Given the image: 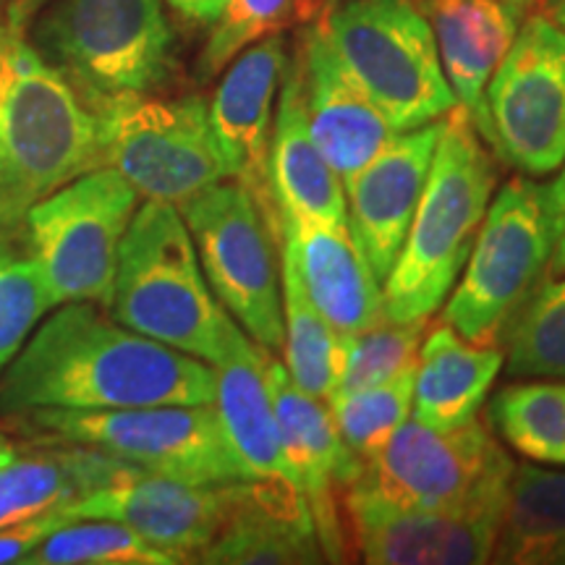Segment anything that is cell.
<instances>
[{"label": "cell", "mask_w": 565, "mask_h": 565, "mask_svg": "<svg viewBox=\"0 0 565 565\" xmlns=\"http://www.w3.org/2000/svg\"><path fill=\"white\" fill-rule=\"evenodd\" d=\"M24 429L47 443L100 450L141 471L181 482L212 484L244 479L212 406H141L110 412L42 408L24 414Z\"/></svg>", "instance_id": "obj_11"}, {"label": "cell", "mask_w": 565, "mask_h": 565, "mask_svg": "<svg viewBox=\"0 0 565 565\" xmlns=\"http://www.w3.org/2000/svg\"><path fill=\"white\" fill-rule=\"evenodd\" d=\"M513 469L479 416L448 429L408 416L351 487L398 508L454 511L508 498Z\"/></svg>", "instance_id": "obj_12"}, {"label": "cell", "mask_w": 565, "mask_h": 565, "mask_svg": "<svg viewBox=\"0 0 565 565\" xmlns=\"http://www.w3.org/2000/svg\"><path fill=\"white\" fill-rule=\"evenodd\" d=\"M51 445L53 450L45 454L17 456L9 466H0V529L38 519L141 471L82 445Z\"/></svg>", "instance_id": "obj_26"}, {"label": "cell", "mask_w": 565, "mask_h": 565, "mask_svg": "<svg viewBox=\"0 0 565 565\" xmlns=\"http://www.w3.org/2000/svg\"><path fill=\"white\" fill-rule=\"evenodd\" d=\"M175 557L108 519H76L53 529L21 565H173Z\"/></svg>", "instance_id": "obj_30"}, {"label": "cell", "mask_w": 565, "mask_h": 565, "mask_svg": "<svg viewBox=\"0 0 565 565\" xmlns=\"http://www.w3.org/2000/svg\"><path fill=\"white\" fill-rule=\"evenodd\" d=\"M492 563L565 565V471L515 466Z\"/></svg>", "instance_id": "obj_27"}, {"label": "cell", "mask_w": 565, "mask_h": 565, "mask_svg": "<svg viewBox=\"0 0 565 565\" xmlns=\"http://www.w3.org/2000/svg\"><path fill=\"white\" fill-rule=\"evenodd\" d=\"M194 563L312 565L324 563V553L307 500L291 482L244 479L228 524Z\"/></svg>", "instance_id": "obj_22"}, {"label": "cell", "mask_w": 565, "mask_h": 565, "mask_svg": "<svg viewBox=\"0 0 565 565\" xmlns=\"http://www.w3.org/2000/svg\"><path fill=\"white\" fill-rule=\"evenodd\" d=\"M490 147L521 175L565 162V30L545 13L524 17L484 92Z\"/></svg>", "instance_id": "obj_13"}, {"label": "cell", "mask_w": 565, "mask_h": 565, "mask_svg": "<svg viewBox=\"0 0 565 565\" xmlns=\"http://www.w3.org/2000/svg\"><path fill=\"white\" fill-rule=\"evenodd\" d=\"M440 126L443 118L395 134L391 145L345 183L349 225L380 282H385L406 242L433 166Z\"/></svg>", "instance_id": "obj_18"}, {"label": "cell", "mask_w": 565, "mask_h": 565, "mask_svg": "<svg viewBox=\"0 0 565 565\" xmlns=\"http://www.w3.org/2000/svg\"><path fill=\"white\" fill-rule=\"evenodd\" d=\"M503 364L505 351L500 345L466 341L443 322L422 341L412 416L440 429L471 422L479 416Z\"/></svg>", "instance_id": "obj_25"}, {"label": "cell", "mask_w": 565, "mask_h": 565, "mask_svg": "<svg viewBox=\"0 0 565 565\" xmlns=\"http://www.w3.org/2000/svg\"><path fill=\"white\" fill-rule=\"evenodd\" d=\"M333 3H338V0H333Z\"/></svg>", "instance_id": "obj_43"}, {"label": "cell", "mask_w": 565, "mask_h": 565, "mask_svg": "<svg viewBox=\"0 0 565 565\" xmlns=\"http://www.w3.org/2000/svg\"><path fill=\"white\" fill-rule=\"evenodd\" d=\"M322 26L341 66L398 134L458 108L433 26L412 0H349Z\"/></svg>", "instance_id": "obj_7"}, {"label": "cell", "mask_w": 565, "mask_h": 565, "mask_svg": "<svg viewBox=\"0 0 565 565\" xmlns=\"http://www.w3.org/2000/svg\"><path fill=\"white\" fill-rule=\"evenodd\" d=\"M557 179L550 183V196H553L555 212V252H553V273H565V162L557 168Z\"/></svg>", "instance_id": "obj_37"}, {"label": "cell", "mask_w": 565, "mask_h": 565, "mask_svg": "<svg viewBox=\"0 0 565 565\" xmlns=\"http://www.w3.org/2000/svg\"><path fill=\"white\" fill-rule=\"evenodd\" d=\"M282 286V364L301 391L315 398L330 401L343 366V335L333 330L320 309L309 299L307 288L291 259L280 249Z\"/></svg>", "instance_id": "obj_28"}, {"label": "cell", "mask_w": 565, "mask_h": 565, "mask_svg": "<svg viewBox=\"0 0 565 565\" xmlns=\"http://www.w3.org/2000/svg\"><path fill=\"white\" fill-rule=\"evenodd\" d=\"M212 294L238 328L278 356L286 341L280 286V217L242 181L223 179L179 204Z\"/></svg>", "instance_id": "obj_8"}, {"label": "cell", "mask_w": 565, "mask_h": 565, "mask_svg": "<svg viewBox=\"0 0 565 565\" xmlns=\"http://www.w3.org/2000/svg\"><path fill=\"white\" fill-rule=\"evenodd\" d=\"M47 309H53L51 296L32 257L0 254V374L17 359Z\"/></svg>", "instance_id": "obj_35"}, {"label": "cell", "mask_w": 565, "mask_h": 565, "mask_svg": "<svg viewBox=\"0 0 565 565\" xmlns=\"http://www.w3.org/2000/svg\"><path fill=\"white\" fill-rule=\"evenodd\" d=\"M424 17L435 32L445 79L454 89L458 108L466 110L487 145V84L513 45L526 11L508 0H427Z\"/></svg>", "instance_id": "obj_21"}, {"label": "cell", "mask_w": 565, "mask_h": 565, "mask_svg": "<svg viewBox=\"0 0 565 565\" xmlns=\"http://www.w3.org/2000/svg\"><path fill=\"white\" fill-rule=\"evenodd\" d=\"M542 9H545V17L553 19L557 26L565 30V0H540Z\"/></svg>", "instance_id": "obj_40"}, {"label": "cell", "mask_w": 565, "mask_h": 565, "mask_svg": "<svg viewBox=\"0 0 565 565\" xmlns=\"http://www.w3.org/2000/svg\"><path fill=\"white\" fill-rule=\"evenodd\" d=\"M137 200L121 173L100 166L30 207L26 244L53 307L71 301L110 307L118 252Z\"/></svg>", "instance_id": "obj_9"}, {"label": "cell", "mask_w": 565, "mask_h": 565, "mask_svg": "<svg viewBox=\"0 0 565 565\" xmlns=\"http://www.w3.org/2000/svg\"><path fill=\"white\" fill-rule=\"evenodd\" d=\"M555 252L550 183L532 175L508 181L492 196L463 265V278L445 303L443 322L471 343L500 345L515 315L545 282Z\"/></svg>", "instance_id": "obj_6"}, {"label": "cell", "mask_w": 565, "mask_h": 565, "mask_svg": "<svg viewBox=\"0 0 565 565\" xmlns=\"http://www.w3.org/2000/svg\"><path fill=\"white\" fill-rule=\"evenodd\" d=\"M215 374L192 353L134 333L89 301L61 303L0 377V414L42 408L110 412L141 406H212Z\"/></svg>", "instance_id": "obj_1"}, {"label": "cell", "mask_w": 565, "mask_h": 565, "mask_svg": "<svg viewBox=\"0 0 565 565\" xmlns=\"http://www.w3.org/2000/svg\"><path fill=\"white\" fill-rule=\"evenodd\" d=\"M508 498L454 511H416L343 492V515L359 555L370 565H477L490 563Z\"/></svg>", "instance_id": "obj_14"}, {"label": "cell", "mask_w": 565, "mask_h": 565, "mask_svg": "<svg viewBox=\"0 0 565 565\" xmlns=\"http://www.w3.org/2000/svg\"><path fill=\"white\" fill-rule=\"evenodd\" d=\"M183 21L200 26H212L225 9L228 0H166Z\"/></svg>", "instance_id": "obj_38"}, {"label": "cell", "mask_w": 565, "mask_h": 565, "mask_svg": "<svg viewBox=\"0 0 565 565\" xmlns=\"http://www.w3.org/2000/svg\"><path fill=\"white\" fill-rule=\"evenodd\" d=\"M414 374L406 372L391 383L364 387V391L335 395L328 401L338 433L359 463L372 461L391 443L398 427L412 416Z\"/></svg>", "instance_id": "obj_34"}, {"label": "cell", "mask_w": 565, "mask_h": 565, "mask_svg": "<svg viewBox=\"0 0 565 565\" xmlns=\"http://www.w3.org/2000/svg\"><path fill=\"white\" fill-rule=\"evenodd\" d=\"M296 51L301 58L309 134L345 189V183L377 158L398 131L341 66L322 21L303 30Z\"/></svg>", "instance_id": "obj_20"}, {"label": "cell", "mask_w": 565, "mask_h": 565, "mask_svg": "<svg viewBox=\"0 0 565 565\" xmlns=\"http://www.w3.org/2000/svg\"><path fill=\"white\" fill-rule=\"evenodd\" d=\"M317 11L320 0H228L204 42L196 61V76L202 82L215 79L254 42L307 24L317 17Z\"/></svg>", "instance_id": "obj_31"}, {"label": "cell", "mask_w": 565, "mask_h": 565, "mask_svg": "<svg viewBox=\"0 0 565 565\" xmlns=\"http://www.w3.org/2000/svg\"><path fill=\"white\" fill-rule=\"evenodd\" d=\"M511 377L565 380V278L542 282L505 333Z\"/></svg>", "instance_id": "obj_32"}, {"label": "cell", "mask_w": 565, "mask_h": 565, "mask_svg": "<svg viewBox=\"0 0 565 565\" xmlns=\"http://www.w3.org/2000/svg\"><path fill=\"white\" fill-rule=\"evenodd\" d=\"M288 66V42L280 34L254 42L223 71L207 105L210 126L228 179L252 189L263 207L280 217L267 179V154L275 118V97Z\"/></svg>", "instance_id": "obj_17"}, {"label": "cell", "mask_w": 565, "mask_h": 565, "mask_svg": "<svg viewBox=\"0 0 565 565\" xmlns=\"http://www.w3.org/2000/svg\"><path fill=\"white\" fill-rule=\"evenodd\" d=\"M494 160L463 108L443 116L419 207L383 282L385 320H429L454 291L492 202Z\"/></svg>", "instance_id": "obj_3"}, {"label": "cell", "mask_w": 565, "mask_h": 565, "mask_svg": "<svg viewBox=\"0 0 565 565\" xmlns=\"http://www.w3.org/2000/svg\"><path fill=\"white\" fill-rule=\"evenodd\" d=\"M100 166L95 110L24 34L0 26V231Z\"/></svg>", "instance_id": "obj_2"}, {"label": "cell", "mask_w": 565, "mask_h": 565, "mask_svg": "<svg viewBox=\"0 0 565 565\" xmlns=\"http://www.w3.org/2000/svg\"><path fill=\"white\" fill-rule=\"evenodd\" d=\"M424 330H427V320H383L362 333L343 335V366L330 398L391 383L401 374L416 372Z\"/></svg>", "instance_id": "obj_33"}, {"label": "cell", "mask_w": 565, "mask_h": 565, "mask_svg": "<svg viewBox=\"0 0 565 565\" xmlns=\"http://www.w3.org/2000/svg\"><path fill=\"white\" fill-rule=\"evenodd\" d=\"M110 309L134 333L210 366L244 333L212 294L181 210L168 202L147 200L134 212L118 252Z\"/></svg>", "instance_id": "obj_4"}, {"label": "cell", "mask_w": 565, "mask_h": 565, "mask_svg": "<svg viewBox=\"0 0 565 565\" xmlns=\"http://www.w3.org/2000/svg\"><path fill=\"white\" fill-rule=\"evenodd\" d=\"M492 429L529 461L565 466V383L545 377L498 391L487 404Z\"/></svg>", "instance_id": "obj_29"}, {"label": "cell", "mask_w": 565, "mask_h": 565, "mask_svg": "<svg viewBox=\"0 0 565 565\" xmlns=\"http://www.w3.org/2000/svg\"><path fill=\"white\" fill-rule=\"evenodd\" d=\"M51 0H9V9H6V26L11 32L24 34L26 26L32 24L34 17L45 9Z\"/></svg>", "instance_id": "obj_39"}, {"label": "cell", "mask_w": 565, "mask_h": 565, "mask_svg": "<svg viewBox=\"0 0 565 565\" xmlns=\"http://www.w3.org/2000/svg\"><path fill=\"white\" fill-rule=\"evenodd\" d=\"M74 521L66 511V505L55 508L51 513H42L38 519L21 521V524L0 529V565L6 563H21L34 547L45 540L53 529Z\"/></svg>", "instance_id": "obj_36"}, {"label": "cell", "mask_w": 565, "mask_h": 565, "mask_svg": "<svg viewBox=\"0 0 565 565\" xmlns=\"http://www.w3.org/2000/svg\"><path fill=\"white\" fill-rule=\"evenodd\" d=\"M34 19L32 47L89 108L173 79L175 34L160 0H53Z\"/></svg>", "instance_id": "obj_5"}, {"label": "cell", "mask_w": 565, "mask_h": 565, "mask_svg": "<svg viewBox=\"0 0 565 565\" xmlns=\"http://www.w3.org/2000/svg\"><path fill=\"white\" fill-rule=\"evenodd\" d=\"M103 166L145 200L179 207L189 196L228 179L200 95H124L95 105Z\"/></svg>", "instance_id": "obj_10"}, {"label": "cell", "mask_w": 565, "mask_h": 565, "mask_svg": "<svg viewBox=\"0 0 565 565\" xmlns=\"http://www.w3.org/2000/svg\"><path fill=\"white\" fill-rule=\"evenodd\" d=\"M17 445H13L9 437L0 435V466H9L13 458H17Z\"/></svg>", "instance_id": "obj_41"}, {"label": "cell", "mask_w": 565, "mask_h": 565, "mask_svg": "<svg viewBox=\"0 0 565 565\" xmlns=\"http://www.w3.org/2000/svg\"><path fill=\"white\" fill-rule=\"evenodd\" d=\"M267 179L278 212L349 223L345 189L330 162L322 158L307 124L299 51L288 55L280 84V103L273 118Z\"/></svg>", "instance_id": "obj_24"}, {"label": "cell", "mask_w": 565, "mask_h": 565, "mask_svg": "<svg viewBox=\"0 0 565 565\" xmlns=\"http://www.w3.org/2000/svg\"><path fill=\"white\" fill-rule=\"evenodd\" d=\"M508 3H513V6H519V9H524V11H526V6H529V0H508Z\"/></svg>", "instance_id": "obj_42"}, {"label": "cell", "mask_w": 565, "mask_h": 565, "mask_svg": "<svg viewBox=\"0 0 565 565\" xmlns=\"http://www.w3.org/2000/svg\"><path fill=\"white\" fill-rule=\"evenodd\" d=\"M270 385L282 456L312 513L324 561H345V534L338 490H349L362 475V463L345 448L328 401L301 391L275 353H267Z\"/></svg>", "instance_id": "obj_16"}, {"label": "cell", "mask_w": 565, "mask_h": 565, "mask_svg": "<svg viewBox=\"0 0 565 565\" xmlns=\"http://www.w3.org/2000/svg\"><path fill=\"white\" fill-rule=\"evenodd\" d=\"M242 487L244 479L196 484L134 471L87 498L74 500L66 511L74 521H118L162 553L173 555L175 563H194L228 524L242 498Z\"/></svg>", "instance_id": "obj_15"}, {"label": "cell", "mask_w": 565, "mask_h": 565, "mask_svg": "<svg viewBox=\"0 0 565 565\" xmlns=\"http://www.w3.org/2000/svg\"><path fill=\"white\" fill-rule=\"evenodd\" d=\"M267 353L270 351L254 343L246 333L238 335L221 362L212 364V408L244 479H282L296 487L282 456L278 416L267 385Z\"/></svg>", "instance_id": "obj_23"}, {"label": "cell", "mask_w": 565, "mask_h": 565, "mask_svg": "<svg viewBox=\"0 0 565 565\" xmlns=\"http://www.w3.org/2000/svg\"><path fill=\"white\" fill-rule=\"evenodd\" d=\"M280 249L338 333H362L385 320L383 288L349 223L280 212Z\"/></svg>", "instance_id": "obj_19"}]
</instances>
